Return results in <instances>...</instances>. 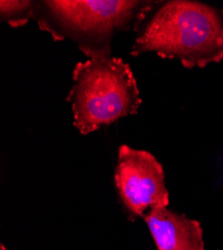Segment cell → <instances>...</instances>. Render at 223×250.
<instances>
[{"instance_id":"cell-2","label":"cell","mask_w":223,"mask_h":250,"mask_svg":"<svg viewBox=\"0 0 223 250\" xmlns=\"http://www.w3.org/2000/svg\"><path fill=\"white\" fill-rule=\"evenodd\" d=\"M158 2L130 0H46L34 2L39 28L55 41L71 39L88 59L111 56L119 31H136Z\"/></svg>"},{"instance_id":"cell-1","label":"cell","mask_w":223,"mask_h":250,"mask_svg":"<svg viewBox=\"0 0 223 250\" xmlns=\"http://www.w3.org/2000/svg\"><path fill=\"white\" fill-rule=\"evenodd\" d=\"M137 29L131 55L154 52L185 68L223 60V9L191 0L158 3Z\"/></svg>"},{"instance_id":"cell-4","label":"cell","mask_w":223,"mask_h":250,"mask_svg":"<svg viewBox=\"0 0 223 250\" xmlns=\"http://www.w3.org/2000/svg\"><path fill=\"white\" fill-rule=\"evenodd\" d=\"M114 181L121 202L132 215L142 216L148 208L167 207L169 203L163 167L145 150L121 145Z\"/></svg>"},{"instance_id":"cell-3","label":"cell","mask_w":223,"mask_h":250,"mask_svg":"<svg viewBox=\"0 0 223 250\" xmlns=\"http://www.w3.org/2000/svg\"><path fill=\"white\" fill-rule=\"evenodd\" d=\"M72 79L67 101L74 126L81 134L136 114L142 103L131 67L122 58L108 56L78 62Z\"/></svg>"},{"instance_id":"cell-6","label":"cell","mask_w":223,"mask_h":250,"mask_svg":"<svg viewBox=\"0 0 223 250\" xmlns=\"http://www.w3.org/2000/svg\"><path fill=\"white\" fill-rule=\"evenodd\" d=\"M0 17L11 27L24 26L34 18V1H0Z\"/></svg>"},{"instance_id":"cell-5","label":"cell","mask_w":223,"mask_h":250,"mask_svg":"<svg viewBox=\"0 0 223 250\" xmlns=\"http://www.w3.org/2000/svg\"><path fill=\"white\" fill-rule=\"evenodd\" d=\"M144 219L158 250H204L203 231L197 220L167 207L153 208Z\"/></svg>"}]
</instances>
